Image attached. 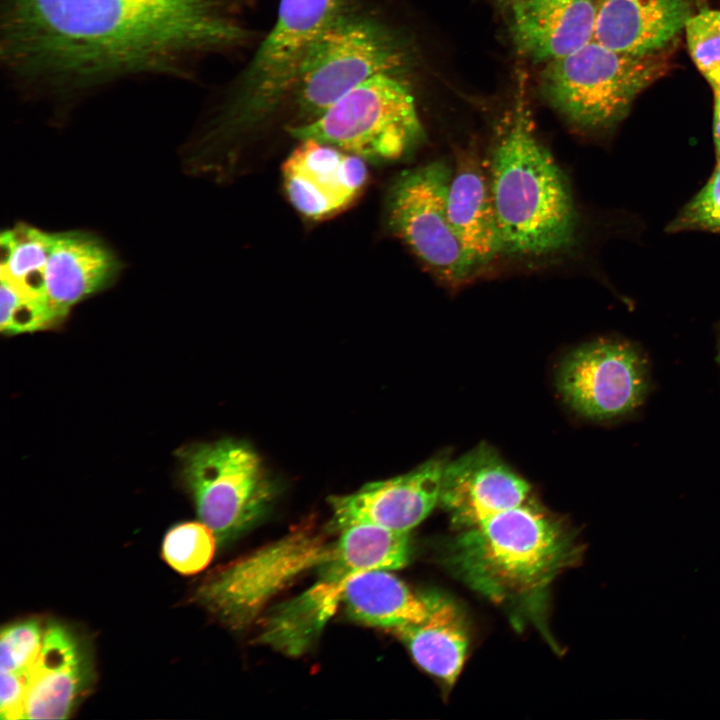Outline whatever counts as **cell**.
Wrapping results in <instances>:
<instances>
[{"label": "cell", "mask_w": 720, "mask_h": 720, "mask_svg": "<svg viewBox=\"0 0 720 720\" xmlns=\"http://www.w3.org/2000/svg\"><path fill=\"white\" fill-rule=\"evenodd\" d=\"M245 35L211 0H2L4 64L53 92L169 72Z\"/></svg>", "instance_id": "cell-1"}, {"label": "cell", "mask_w": 720, "mask_h": 720, "mask_svg": "<svg viewBox=\"0 0 720 720\" xmlns=\"http://www.w3.org/2000/svg\"><path fill=\"white\" fill-rule=\"evenodd\" d=\"M520 75L488 175L504 253L544 257L575 242L577 215L565 175L536 135Z\"/></svg>", "instance_id": "cell-2"}, {"label": "cell", "mask_w": 720, "mask_h": 720, "mask_svg": "<svg viewBox=\"0 0 720 720\" xmlns=\"http://www.w3.org/2000/svg\"><path fill=\"white\" fill-rule=\"evenodd\" d=\"M581 553L560 521L527 501L462 529L448 560L473 590L497 603L520 604L542 595Z\"/></svg>", "instance_id": "cell-3"}, {"label": "cell", "mask_w": 720, "mask_h": 720, "mask_svg": "<svg viewBox=\"0 0 720 720\" xmlns=\"http://www.w3.org/2000/svg\"><path fill=\"white\" fill-rule=\"evenodd\" d=\"M659 52L622 53L595 40L552 60L540 75L544 98L574 125L597 131L620 122L635 98L665 71Z\"/></svg>", "instance_id": "cell-4"}, {"label": "cell", "mask_w": 720, "mask_h": 720, "mask_svg": "<svg viewBox=\"0 0 720 720\" xmlns=\"http://www.w3.org/2000/svg\"><path fill=\"white\" fill-rule=\"evenodd\" d=\"M289 131L298 140L312 138L366 162L400 160L425 138L410 88L391 73L366 80L317 118Z\"/></svg>", "instance_id": "cell-5"}, {"label": "cell", "mask_w": 720, "mask_h": 720, "mask_svg": "<svg viewBox=\"0 0 720 720\" xmlns=\"http://www.w3.org/2000/svg\"><path fill=\"white\" fill-rule=\"evenodd\" d=\"M342 0H280L276 22L256 52L240 93L201 140L211 149L271 113L296 84L300 66L341 12Z\"/></svg>", "instance_id": "cell-6"}, {"label": "cell", "mask_w": 720, "mask_h": 720, "mask_svg": "<svg viewBox=\"0 0 720 720\" xmlns=\"http://www.w3.org/2000/svg\"><path fill=\"white\" fill-rule=\"evenodd\" d=\"M330 528H299L230 562L201 583L195 599L226 626L247 627L298 576L334 556L340 531Z\"/></svg>", "instance_id": "cell-7"}, {"label": "cell", "mask_w": 720, "mask_h": 720, "mask_svg": "<svg viewBox=\"0 0 720 720\" xmlns=\"http://www.w3.org/2000/svg\"><path fill=\"white\" fill-rule=\"evenodd\" d=\"M406 64L400 42L382 24L340 12L305 56L293 93L303 122L324 113L345 94Z\"/></svg>", "instance_id": "cell-8"}, {"label": "cell", "mask_w": 720, "mask_h": 720, "mask_svg": "<svg viewBox=\"0 0 720 720\" xmlns=\"http://www.w3.org/2000/svg\"><path fill=\"white\" fill-rule=\"evenodd\" d=\"M180 460L197 516L219 542L240 535L268 510L274 485L262 459L246 442L194 444L182 450Z\"/></svg>", "instance_id": "cell-9"}, {"label": "cell", "mask_w": 720, "mask_h": 720, "mask_svg": "<svg viewBox=\"0 0 720 720\" xmlns=\"http://www.w3.org/2000/svg\"><path fill=\"white\" fill-rule=\"evenodd\" d=\"M452 174L444 160L405 171L388 192L386 216L391 231L438 280L458 287L476 269L448 217Z\"/></svg>", "instance_id": "cell-10"}, {"label": "cell", "mask_w": 720, "mask_h": 720, "mask_svg": "<svg viewBox=\"0 0 720 720\" xmlns=\"http://www.w3.org/2000/svg\"><path fill=\"white\" fill-rule=\"evenodd\" d=\"M651 373L638 344L600 338L566 354L556 372V387L564 402L580 416L611 421L636 412L646 401Z\"/></svg>", "instance_id": "cell-11"}, {"label": "cell", "mask_w": 720, "mask_h": 720, "mask_svg": "<svg viewBox=\"0 0 720 720\" xmlns=\"http://www.w3.org/2000/svg\"><path fill=\"white\" fill-rule=\"evenodd\" d=\"M448 461L437 456L403 475L368 483L351 494L330 497L331 524L338 530L369 524L408 533L439 504Z\"/></svg>", "instance_id": "cell-12"}, {"label": "cell", "mask_w": 720, "mask_h": 720, "mask_svg": "<svg viewBox=\"0 0 720 720\" xmlns=\"http://www.w3.org/2000/svg\"><path fill=\"white\" fill-rule=\"evenodd\" d=\"M281 170L290 203L311 220L327 219L350 206L368 179L365 160L312 138L300 140Z\"/></svg>", "instance_id": "cell-13"}, {"label": "cell", "mask_w": 720, "mask_h": 720, "mask_svg": "<svg viewBox=\"0 0 720 720\" xmlns=\"http://www.w3.org/2000/svg\"><path fill=\"white\" fill-rule=\"evenodd\" d=\"M529 484L487 444L448 461L441 504L464 529L528 501Z\"/></svg>", "instance_id": "cell-14"}, {"label": "cell", "mask_w": 720, "mask_h": 720, "mask_svg": "<svg viewBox=\"0 0 720 720\" xmlns=\"http://www.w3.org/2000/svg\"><path fill=\"white\" fill-rule=\"evenodd\" d=\"M121 269L118 256L94 233L54 232L44 272V295L55 323L77 303L110 287Z\"/></svg>", "instance_id": "cell-15"}, {"label": "cell", "mask_w": 720, "mask_h": 720, "mask_svg": "<svg viewBox=\"0 0 720 720\" xmlns=\"http://www.w3.org/2000/svg\"><path fill=\"white\" fill-rule=\"evenodd\" d=\"M80 640L65 626L49 624L28 682L24 719H66L91 682Z\"/></svg>", "instance_id": "cell-16"}, {"label": "cell", "mask_w": 720, "mask_h": 720, "mask_svg": "<svg viewBox=\"0 0 720 720\" xmlns=\"http://www.w3.org/2000/svg\"><path fill=\"white\" fill-rule=\"evenodd\" d=\"M596 11L592 0H513V42L536 62L565 57L594 40Z\"/></svg>", "instance_id": "cell-17"}, {"label": "cell", "mask_w": 720, "mask_h": 720, "mask_svg": "<svg viewBox=\"0 0 720 720\" xmlns=\"http://www.w3.org/2000/svg\"><path fill=\"white\" fill-rule=\"evenodd\" d=\"M691 16V0H600L594 40L622 53H656Z\"/></svg>", "instance_id": "cell-18"}, {"label": "cell", "mask_w": 720, "mask_h": 720, "mask_svg": "<svg viewBox=\"0 0 720 720\" xmlns=\"http://www.w3.org/2000/svg\"><path fill=\"white\" fill-rule=\"evenodd\" d=\"M447 211L450 223L477 270L503 254L488 169L475 152H459L451 177Z\"/></svg>", "instance_id": "cell-19"}, {"label": "cell", "mask_w": 720, "mask_h": 720, "mask_svg": "<svg viewBox=\"0 0 720 720\" xmlns=\"http://www.w3.org/2000/svg\"><path fill=\"white\" fill-rule=\"evenodd\" d=\"M356 574L335 553L315 584L266 617L259 640L287 655L303 653L342 604L345 585Z\"/></svg>", "instance_id": "cell-20"}, {"label": "cell", "mask_w": 720, "mask_h": 720, "mask_svg": "<svg viewBox=\"0 0 720 720\" xmlns=\"http://www.w3.org/2000/svg\"><path fill=\"white\" fill-rule=\"evenodd\" d=\"M428 673L452 685L463 667L468 648L464 617L451 600L430 594L425 620L391 630Z\"/></svg>", "instance_id": "cell-21"}, {"label": "cell", "mask_w": 720, "mask_h": 720, "mask_svg": "<svg viewBox=\"0 0 720 720\" xmlns=\"http://www.w3.org/2000/svg\"><path fill=\"white\" fill-rule=\"evenodd\" d=\"M342 604L354 620L392 630L425 620L430 594L415 593L388 570H369L348 580Z\"/></svg>", "instance_id": "cell-22"}, {"label": "cell", "mask_w": 720, "mask_h": 720, "mask_svg": "<svg viewBox=\"0 0 720 720\" xmlns=\"http://www.w3.org/2000/svg\"><path fill=\"white\" fill-rule=\"evenodd\" d=\"M54 233L20 223L2 232L1 282L40 308L56 325L44 295V272Z\"/></svg>", "instance_id": "cell-23"}, {"label": "cell", "mask_w": 720, "mask_h": 720, "mask_svg": "<svg viewBox=\"0 0 720 720\" xmlns=\"http://www.w3.org/2000/svg\"><path fill=\"white\" fill-rule=\"evenodd\" d=\"M217 538L203 522H185L171 528L163 541L162 556L177 572L198 573L211 562Z\"/></svg>", "instance_id": "cell-24"}, {"label": "cell", "mask_w": 720, "mask_h": 720, "mask_svg": "<svg viewBox=\"0 0 720 720\" xmlns=\"http://www.w3.org/2000/svg\"><path fill=\"white\" fill-rule=\"evenodd\" d=\"M684 29L696 67L713 91H720V11L702 10L688 19Z\"/></svg>", "instance_id": "cell-25"}, {"label": "cell", "mask_w": 720, "mask_h": 720, "mask_svg": "<svg viewBox=\"0 0 720 720\" xmlns=\"http://www.w3.org/2000/svg\"><path fill=\"white\" fill-rule=\"evenodd\" d=\"M44 630L36 619L5 626L0 637V671L30 678L41 650Z\"/></svg>", "instance_id": "cell-26"}, {"label": "cell", "mask_w": 720, "mask_h": 720, "mask_svg": "<svg viewBox=\"0 0 720 720\" xmlns=\"http://www.w3.org/2000/svg\"><path fill=\"white\" fill-rule=\"evenodd\" d=\"M673 232L704 230L720 233V159L703 188L669 225Z\"/></svg>", "instance_id": "cell-27"}, {"label": "cell", "mask_w": 720, "mask_h": 720, "mask_svg": "<svg viewBox=\"0 0 720 720\" xmlns=\"http://www.w3.org/2000/svg\"><path fill=\"white\" fill-rule=\"evenodd\" d=\"M29 678L0 671V717L3 720L24 719V703Z\"/></svg>", "instance_id": "cell-28"}, {"label": "cell", "mask_w": 720, "mask_h": 720, "mask_svg": "<svg viewBox=\"0 0 720 720\" xmlns=\"http://www.w3.org/2000/svg\"><path fill=\"white\" fill-rule=\"evenodd\" d=\"M713 137L716 158L720 159V91H714Z\"/></svg>", "instance_id": "cell-29"}, {"label": "cell", "mask_w": 720, "mask_h": 720, "mask_svg": "<svg viewBox=\"0 0 720 720\" xmlns=\"http://www.w3.org/2000/svg\"><path fill=\"white\" fill-rule=\"evenodd\" d=\"M717 361L720 364V324L717 328Z\"/></svg>", "instance_id": "cell-30"}]
</instances>
